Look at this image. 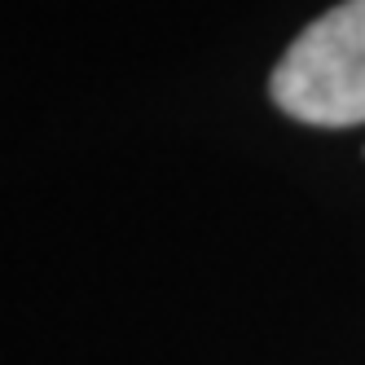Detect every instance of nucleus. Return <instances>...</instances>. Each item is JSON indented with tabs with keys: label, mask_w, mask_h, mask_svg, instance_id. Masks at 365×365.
I'll list each match as a JSON object with an SVG mask.
<instances>
[{
	"label": "nucleus",
	"mask_w": 365,
	"mask_h": 365,
	"mask_svg": "<svg viewBox=\"0 0 365 365\" xmlns=\"http://www.w3.org/2000/svg\"><path fill=\"white\" fill-rule=\"evenodd\" d=\"M273 101L304 123H365V0H344L286 48L273 71Z\"/></svg>",
	"instance_id": "nucleus-1"
}]
</instances>
